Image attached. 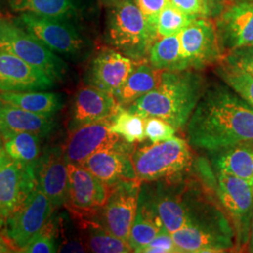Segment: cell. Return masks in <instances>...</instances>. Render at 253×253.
<instances>
[{
	"instance_id": "obj_14",
	"label": "cell",
	"mask_w": 253,
	"mask_h": 253,
	"mask_svg": "<svg viewBox=\"0 0 253 253\" xmlns=\"http://www.w3.org/2000/svg\"><path fill=\"white\" fill-rule=\"evenodd\" d=\"M112 118L86 124L71 131L63 148L67 163L82 165L98 151L129 144L111 130Z\"/></svg>"
},
{
	"instance_id": "obj_2",
	"label": "cell",
	"mask_w": 253,
	"mask_h": 253,
	"mask_svg": "<svg viewBox=\"0 0 253 253\" xmlns=\"http://www.w3.org/2000/svg\"><path fill=\"white\" fill-rule=\"evenodd\" d=\"M205 78L195 70L163 71L153 90L133 101L127 110L143 118H159L180 129L206 89Z\"/></svg>"
},
{
	"instance_id": "obj_17",
	"label": "cell",
	"mask_w": 253,
	"mask_h": 253,
	"mask_svg": "<svg viewBox=\"0 0 253 253\" xmlns=\"http://www.w3.org/2000/svg\"><path fill=\"white\" fill-rule=\"evenodd\" d=\"M214 21L223 54L253 45V1L229 4Z\"/></svg>"
},
{
	"instance_id": "obj_39",
	"label": "cell",
	"mask_w": 253,
	"mask_h": 253,
	"mask_svg": "<svg viewBox=\"0 0 253 253\" xmlns=\"http://www.w3.org/2000/svg\"><path fill=\"white\" fill-rule=\"evenodd\" d=\"M169 2L186 14L197 18L208 17V11L203 0H169Z\"/></svg>"
},
{
	"instance_id": "obj_44",
	"label": "cell",
	"mask_w": 253,
	"mask_h": 253,
	"mask_svg": "<svg viewBox=\"0 0 253 253\" xmlns=\"http://www.w3.org/2000/svg\"><path fill=\"white\" fill-rule=\"evenodd\" d=\"M121 1H122V0H100V2H101L104 6H106V7H108V8H111V7L115 6V5H117L118 3L121 2Z\"/></svg>"
},
{
	"instance_id": "obj_11",
	"label": "cell",
	"mask_w": 253,
	"mask_h": 253,
	"mask_svg": "<svg viewBox=\"0 0 253 253\" xmlns=\"http://www.w3.org/2000/svg\"><path fill=\"white\" fill-rule=\"evenodd\" d=\"M54 209L51 200L37 183L24 204L8 219L2 233L21 251L45 225Z\"/></svg>"
},
{
	"instance_id": "obj_21",
	"label": "cell",
	"mask_w": 253,
	"mask_h": 253,
	"mask_svg": "<svg viewBox=\"0 0 253 253\" xmlns=\"http://www.w3.org/2000/svg\"><path fill=\"white\" fill-rule=\"evenodd\" d=\"M131 144L98 151L82 164L108 188L122 180L138 179L131 160Z\"/></svg>"
},
{
	"instance_id": "obj_38",
	"label": "cell",
	"mask_w": 253,
	"mask_h": 253,
	"mask_svg": "<svg viewBox=\"0 0 253 253\" xmlns=\"http://www.w3.org/2000/svg\"><path fill=\"white\" fill-rule=\"evenodd\" d=\"M141 9L148 24L157 30V20L160 12L169 3V0H133Z\"/></svg>"
},
{
	"instance_id": "obj_45",
	"label": "cell",
	"mask_w": 253,
	"mask_h": 253,
	"mask_svg": "<svg viewBox=\"0 0 253 253\" xmlns=\"http://www.w3.org/2000/svg\"><path fill=\"white\" fill-rule=\"evenodd\" d=\"M235 2H241V1H253V0H233Z\"/></svg>"
},
{
	"instance_id": "obj_42",
	"label": "cell",
	"mask_w": 253,
	"mask_h": 253,
	"mask_svg": "<svg viewBox=\"0 0 253 253\" xmlns=\"http://www.w3.org/2000/svg\"><path fill=\"white\" fill-rule=\"evenodd\" d=\"M17 253L15 248L10 244L9 240L7 241L3 236L0 235V253Z\"/></svg>"
},
{
	"instance_id": "obj_3",
	"label": "cell",
	"mask_w": 253,
	"mask_h": 253,
	"mask_svg": "<svg viewBox=\"0 0 253 253\" xmlns=\"http://www.w3.org/2000/svg\"><path fill=\"white\" fill-rule=\"evenodd\" d=\"M158 38L157 30L133 0H122L109 8L106 41L119 53L137 62L146 61Z\"/></svg>"
},
{
	"instance_id": "obj_5",
	"label": "cell",
	"mask_w": 253,
	"mask_h": 253,
	"mask_svg": "<svg viewBox=\"0 0 253 253\" xmlns=\"http://www.w3.org/2000/svg\"><path fill=\"white\" fill-rule=\"evenodd\" d=\"M56 54L73 61L86 58L92 50V42L70 19L53 18L30 13H21L15 20Z\"/></svg>"
},
{
	"instance_id": "obj_24",
	"label": "cell",
	"mask_w": 253,
	"mask_h": 253,
	"mask_svg": "<svg viewBox=\"0 0 253 253\" xmlns=\"http://www.w3.org/2000/svg\"><path fill=\"white\" fill-rule=\"evenodd\" d=\"M212 163L216 172L234 175L253 185V141L214 152Z\"/></svg>"
},
{
	"instance_id": "obj_31",
	"label": "cell",
	"mask_w": 253,
	"mask_h": 253,
	"mask_svg": "<svg viewBox=\"0 0 253 253\" xmlns=\"http://www.w3.org/2000/svg\"><path fill=\"white\" fill-rule=\"evenodd\" d=\"M111 130L134 145L145 139V118L119 106L112 118Z\"/></svg>"
},
{
	"instance_id": "obj_37",
	"label": "cell",
	"mask_w": 253,
	"mask_h": 253,
	"mask_svg": "<svg viewBox=\"0 0 253 253\" xmlns=\"http://www.w3.org/2000/svg\"><path fill=\"white\" fill-rule=\"evenodd\" d=\"M142 253H177L178 249L173 241L172 235L163 227L153 240L141 250Z\"/></svg>"
},
{
	"instance_id": "obj_43",
	"label": "cell",
	"mask_w": 253,
	"mask_h": 253,
	"mask_svg": "<svg viewBox=\"0 0 253 253\" xmlns=\"http://www.w3.org/2000/svg\"><path fill=\"white\" fill-rule=\"evenodd\" d=\"M248 249L250 253H253V216L252 218V224H251V231H250V238L248 242Z\"/></svg>"
},
{
	"instance_id": "obj_15",
	"label": "cell",
	"mask_w": 253,
	"mask_h": 253,
	"mask_svg": "<svg viewBox=\"0 0 253 253\" xmlns=\"http://www.w3.org/2000/svg\"><path fill=\"white\" fill-rule=\"evenodd\" d=\"M37 186L35 167L11 161L0 171V231Z\"/></svg>"
},
{
	"instance_id": "obj_41",
	"label": "cell",
	"mask_w": 253,
	"mask_h": 253,
	"mask_svg": "<svg viewBox=\"0 0 253 253\" xmlns=\"http://www.w3.org/2000/svg\"><path fill=\"white\" fill-rule=\"evenodd\" d=\"M12 160L9 158V155L7 153L4 145H3V142H2V139L0 137V171L7 165L9 164Z\"/></svg>"
},
{
	"instance_id": "obj_19",
	"label": "cell",
	"mask_w": 253,
	"mask_h": 253,
	"mask_svg": "<svg viewBox=\"0 0 253 253\" xmlns=\"http://www.w3.org/2000/svg\"><path fill=\"white\" fill-rule=\"evenodd\" d=\"M54 84V80L41 69L0 50V92L46 90Z\"/></svg>"
},
{
	"instance_id": "obj_13",
	"label": "cell",
	"mask_w": 253,
	"mask_h": 253,
	"mask_svg": "<svg viewBox=\"0 0 253 253\" xmlns=\"http://www.w3.org/2000/svg\"><path fill=\"white\" fill-rule=\"evenodd\" d=\"M70 210L76 217L90 219L100 212L109 195V188L84 166L68 163Z\"/></svg>"
},
{
	"instance_id": "obj_10",
	"label": "cell",
	"mask_w": 253,
	"mask_h": 253,
	"mask_svg": "<svg viewBox=\"0 0 253 253\" xmlns=\"http://www.w3.org/2000/svg\"><path fill=\"white\" fill-rule=\"evenodd\" d=\"M217 198L235 229L240 248L248 245L253 216V185L239 177L216 172Z\"/></svg>"
},
{
	"instance_id": "obj_28",
	"label": "cell",
	"mask_w": 253,
	"mask_h": 253,
	"mask_svg": "<svg viewBox=\"0 0 253 253\" xmlns=\"http://www.w3.org/2000/svg\"><path fill=\"white\" fill-rule=\"evenodd\" d=\"M86 250L95 253H127L132 250L123 239L110 233L99 221L79 218Z\"/></svg>"
},
{
	"instance_id": "obj_30",
	"label": "cell",
	"mask_w": 253,
	"mask_h": 253,
	"mask_svg": "<svg viewBox=\"0 0 253 253\" xmlns=\"http://www.w3.org/2000/svg\"><path fill=\"white\" fill-rule=\"evenodd\" d=\"M147 61L161 71H181L179 33L158 38L150 48Z\"/></svg>"
},
{
	"instance_id": "obj_33",
	"label": "cell",
	"mask_w": 253,
	"mask_h": 253,
	"mask_svg": "<svg viewBox=\"0 0 253 253\" xmlns=\"http://www.w3.org/2000/svg\"><path fill=\"white\" fill-rule=\"evenodd\" d=\"M197 17L182 12L169 2L160 12L157 20L158 37L171 36L181 32Z\"/></svg>"
},
{
	"instance_id": "obj_23",
	"label": "cell",
	"mask_w": 253,
	"mask_h": 253,
	"mask_svg": "<svg viewBox=\"0 0 253 253\" xmlns=\"http://www.w3.org/2000/svg\"><path fill=\"white\" fill-rule=\"evenodd\" d=\"M55 126L53 117L32 113L0 100V132L27 131L43 138L50 135Z\"/></svg>"
},
{
	"instance_id": "obj_4",
	"label": "cell",
	"mask_w": 253,
	"mask_h": 253,
	"mask_svg": "<svg viewBox=\"0 0 253 253\" xmlns=\"http://www.w3.org/2000/svg\"><path fill=\"white\" fill-rule=\"evenodd\" d=\"M173 241L182 253H224L235 247V233L226 215L209 204L190 225L172 233Z\"/></svg>"
},
{
	"instance_id": "obj_35",
	"label": "cell",
	"mask_w": 253,
	"mask_h": 253,
	"mask_svg": "<svg viewBox=\"0 0 253 253\" xmlns=\"http://www.w3.org/2000/svg\"><path fill=\"white\" fill-rule=\"evenodd\" d=\"M175 131L176 129L171 124L161 118H145V135L153 144L172 139Z\"/></svg>"
},
{
	"instance_id": "obj_18",
	"label": "cell",
	"mask_w": 253,
	"mask_h": 253,
	"mask_svg": "<svg viewBox=\"0 0 253 253\" xmlns=\"http://www.w3.org/2000/svg\"><path fill=\"white\" fill-rule=\"evenodd\" d=\"M35 175L39 187L51 200L54 208L67 204L69 166L63 148L57 146L46 148L37 163Z\"/></svg>"
},
{
	"instance_id": "obj_34",
	"label": "cell",
	"mask_w": 253,
	"mask_h": 253,
	"mask_svg": "<svg viewBox=\"0 0 253 253\" xmlns=\"http://www.w3.org/2000/svg\"><path fill=\"white\" fill-rule=\"evenodd\" d=\"M58 224L55 218H50L28 244L20 253H54L58 251L57 246Z\"/></svg>"
},
{
	"instance_id": "obj_1",
	"label": "cell",
	"mask_w": 253,
	"mask_h": 253,
	"mask_svg": "<svg viewBox=\"0 0 253 253\" xmlns=\"http://www.w3.org/2000/svg\"><path fill=\"white\" fill-rule=\"evenodd\" d=\"M190 146L214 153L253 141V107L227 84L206 87L188 121Z\"/></svg>"
},
{
	"instance_id": "obj_20",
	"label": "cell",
	"mask_w": 253,
	"mask_h": 253,
	"mask_svg": "<svg viewBox=\"0 0 253 253\" xmlns=\"http://www.w3.org/2000/svg\"><path fill=\"white\" fill-rule=\"evenodd\" d=\"M119 106L114 95L88 84L83 86L73 97L69 132L84 125L113 118Z\"/></svg>"
},
{
	"instance_id": "obj_26",
	"label": "cell",
	"mask_w": 253,
	"mask_h": 253,
	"mask_svg": "<svg viewBox=\"0 0 253 253\" xmlns=\"http://www.w3.org/2000/svg\"><path fill=\"white\" fill-rule=\"evenodd\" d=\"M0 100L47 117H54L63 108L62 97L52 92H0Z\"/></svg>"
},
{
	"instance_id": "obj_9",
	"label": "cell",
	"mask_w": 253,
	"mask_h": 253,
	"mask_svg": "<svg viewBox=\"0 0 253 253\" xmlns=\"http://www.w3.org/2000/svg\"><path fill=\"white\" fill-rule=\"evenodd\" d=\"M181 71H200L223 58L215 21L208 17L193 20L179 32Z\"/></svg>"
},
{
	"instance_id": "obj_29",
	"label": "cell",
	"mask_w": 253,
	"mask_h": 253,
	"mask_svg": "<svg viewBox=\"0 0 253 253\" xmlns=\"http://www.w3.org/2000/svg\"><path fill=\"white\" fill-rule=\"evenodd\" d=\"M9 7L19 13L53 18L71 19L78 10L76 0H9Z\"/></svg>"
},
{
	"instance_id": "obj_7",
	"label": "cell",
	"mask_w": 253,
	"mask_h": 253,
	"mask_svg": "<svg viewBox=\"0 0 253 253\" xmlns=\"http://www.w3.org/2000/svg\"><path fill=\"white\" fill-rule=\"evenodd\" d=\"M0 50L41 69L54 82H62L67 76L68 65L63 59L14 21L0 19Z\"/></svg>"
},
{
	"instance_id": "obj_6",
	"label": "cell",
	"mask_w": 253,
	"mask_h": 253,
	"mask_svg": "<svg viewBox=\"0 0 253 253\" xmlns=\"http://www.w3.org/2000/svg\"><path fill=\"white\" fill-rule=\"evenodd\" d=\"M131 160L138 180L151 182L187 171L192 163V153L184 139L173 137L134 149Z\"/></svg>"
},
{
	"instance_id": "obj_25",
	"label": "cell",
	"mask_w": 253,
	"mask_h": 253,
	"mask_svg": "<svg viewBox=\"0 0 253 253\" xmlns=\"http://www.w3.org/2000/svg\"><path fill=\"white\" fill-rule=\"evenodd\" d=\"M163 71L155 69L148 61L139 62L128 75L115 98L121 107L130 103L153 90L159 84Z\"/></svg>"
},
{
	"instance_id": "obj_32",
	"label": "cell",
	"mask_w": 253,
	"mask_h": 253,
	"mask_svg": "<svg viewBox=\"0 0 253 253\" xmlns=\"http://www.w3.org/2000/svg\"><path fill=\"white\" fill-rule=\"evenodd\" d=\"M215 72L225 84L253 107V75L222 59L217 64Z\"/></svg>"
},
{
	"instance_id": "obj_12",
	"label": "cell",
	"mask_w": 253,
	"mask_h": 253,
	"mask_svg": "<svg viewBox=\"0 0 253 253\" xmlns=\"http://www.w3.org/2000/svg\"><path fill=\"white\" fill-rule=\"evenodd\" d=\"M142 182L122 180L109 188L107 201L100 209L99 222L110 233L128 243L135 218Z\"/></svg>"
},
{
	"instance_id": "obj_22",
	"label": "cell",
	"mask_w": 253,
	"mask_h": 253,
	"mask_svg": "<svg viewBox=\"0 0 253 253\" xmlns=\"http://www.w3.org/2000/svg\"><path fill=\"white\" fill-rule=\"evenodd\" d=\"M163 227V221L155 208L151 192L144 186L141 187L135 218L128 236V244L132 252L140 253L153 240Z\"/></svg>"
},
{
	"instance_id": "obj_27",
	"label": "cell",
	"mask_w": 253,
	"mask_h": 253,
	"mask_svg": "<svg viewBox=\"0 0 253 253\" xmlns=\"http://www.w3.org/2000/svg\"><path fill=\"white\" fill-rule=\"evenodd\" d=\"M4 147L12 161L36 167L42 155V136L27 131L0 132Z\"/></svg>"
},
{
	"instance_id": "obj_40",
	"label": "cell",
	"mask_w": 253,
	"mask_h": 253,
	"mask_svg": "<svg viewBox=\"0 0 253 253\" xmlns=\"http://www.w3.org/2000/svg\"><path fill=\"white\" fill-rule=\"evenodd\" d=\"M207 11L208 18L215 19L217 17L223 9L230 4L229 0H203Z\"/></svg>"
},
{
	"instance_id": "obj_36",
	"label": "cell",
	"mask_w": 253,
	"mask_h": 253,
	"mask_svg": "<svg viewBox=\"0 0 253 253\" xmlns=\"http://www.w3.org/2000/svg\"><path fill=\"white\" fill-rule=\"evenodd\" d=\"M222 60L242 69L253 76V45L234 49L224 54Z\"/></svg>"
},
{
	"instance_id": "obj_16",
	"label": "cell",
	"mask_w": 253,
	"mask_h": 253,
	"mask_svg": "<svg viewBox=\"0 0 253 253\" xmlns=\"http://www.w3.org/2000/svg\"><path fill=\"white\" fill-rule=\"evenodd\" d=\"M138 63L114 48L102 49L88 66L86 84L116 96Z\"/></svg>"
},
{
	"instance_id": "obj_8",
	"label": "cell",
	"mask_w": 253,
	"mask_h": 253,
	"mask_svg": "<svg viewBox=\"0 0 253 253\" xmlns=\"http://www.w3.org/2000/svg\"><path fill=\"white\" fill-rule=\"evenodd\" d=\"M174 176L160 179L151 192L155 208L169 233L190 225L203 201L195 190H189L185 183Z\"/></svg>"
}]
</instances>
